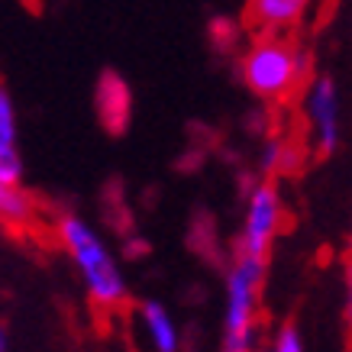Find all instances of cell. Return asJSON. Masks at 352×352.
Returning <instances> with one entry per match:
<instances>
[{"label":"cell","instance_id":"1","mask_svg":"<svg viewBox=\"0 0 352 352\" xmlns=\"http://www.w3.org/2000/svg\"><path fill=\"white\" fill-rule=\"evenodd\" d=\"M55 239L72 256V262L81 272V281L87 288V298L100 310H117L126 304V281L120 272L117 258L100 239L94 226L75 214H62L55 220Z\"/></svg>","mask_w":352,"mask_h":352},{"label":"cell","instance_id":"2","mask_svg":"<svg viewBox=\"0 0 352 352\" xmlns=\"http://www.w3.org/2000/svg\"><path fill=\"white\" fill-rule=\"evenodd\" d=\"M239 75L258 100H285L307 75V52L285 36H258L239 58Z\"/></svg>","mask_w":352,"mask_h":352},{"label":"cell","instance_id":"3","mask_svg":"<svg viewBox=\"0 0 352 352\" xmlns=\"http://www.w3.org/2000/svg\"><path fill=\"white\" fill-rule=\"evenodd\" d=\"M262 281H265V258L233 256V265L226 272V314L220 352H256Z\"/></svg>","mask_w":352,"mask_h":352},{"label":"cell","instance_id":"4","mask_svg":"<svg viewBox=\"0 0 352 352\" xmlns=\"http://www.w3.org/2000/svg\"><path fill=\"white\" fill-rule=\"evenodd\" d=\"M285 226V201L272 182H258L252 191L245 194V217L236 243V256L265 258L275 236Z\"/></svg>","mask_w":352,"mask_h":352},{"label":"cell","instance_id":"5","mask_svg":"<svg viewBox=\"0 0 352 352\" xmlns=\"http://www.w3.org/2000/svg\"><path fill=\"white\" fill-rule=\"evenodd\" d=\"M304 117L314 133V149L333 155L340 146V91L330 78H314L304 91Z\"/></svg>","mask_w":352,"mask_h":352},{"label":"cell","instance_id":"6","mask_svg":"<svg viewBox=\"0 0 352 352\" xmlns=\"http://www.w3.org/2000/svg\"><path fill=\"white\" fill-rule=\"evenodd\" d=\"M139 352H182V333L171 317V310L159 300H142L133 314Z\"/></svg>","mask_w":352,"mask_h":352},{"label":"cell","instance_id":"7","mask_svg":"<svg viewBox=\"0 0 352 352\" xmlns=\"http://www.w3.org/2000/svg\"><path fill=\"white\" fill-rule=\"evenodd\" d=\"M94 110L100 126L107 129L110 136H123L133 120V91H129L126 78L117 72H104L97 78L94 87Z\"/></svg>","mask_w":352,"mask_h":352},{"label":"cell","instance_id":"8","mask_svg":"<svg viewBox=\"0 0 352 352\" xmlns=\"http://www.w3.org/2000/svg\"><path fill=\"white\" fill-rule=\"evenodd\" d=\"M23 159L16 149V107L10 91L0 85V184H20Z\"/></svg>","mask_w":352,"mask_h":352},{"label":"cell","instance_id":"9","mask_svg":"<svg viewBox=\"0 0 352 352\" xmlns=\"http://www.w3.org/2000/svg\"><path fill=\"white\" fill-rule=\"evenodd\" d=\"M39 217L36 197L23 184H0V226L7 230H30Z\"/></svg>","mask_w":352,"mask_h":352},{"label":"cell","instance_id":"10","mask_svg":"<svg viewBox=\"0 0 352 352\" xmlns=\"http://www.w3.org/2000/svg\"><path fill=\"white\" fill-rule=\"evenodd\" d=\"M249 10H252L256 23H262L268 30V36H285V30H291L304 16L307 3L304 0H256Z\"/></svg>","mask_w":352,"mask_h":352},{"label":"cell","instance_id":"11","mask_svg":"<svg viewBox=\"0 0 352 352\" xmlns=\"http://www.w3.org/2000/svg\"><path fill=\"white\" fill-rule=\"evenodd\" d=\"M300 165V155H298V146L285 136H268L262 152H258V168L265 175H288Z\"/></svg>","mask_w":352,"mask_h":352},{"label":"cell","instance_id":"12","mask_svg":"<svg viewBox=\"0 0 352 352\" xmlns=\"http://www.w3.org/2000/svg\"><path fill=\"white\" fill-rule=\"evenodd\" d=\"M207 39L217 52H233L239 45V23L233 16H214L207 23Z\"/></svg>","mask_w":352,"mask_h":352},{"label":"cell","instance_id":"13","mask_svg":"<svg viewBox=\"0 0 352 352\" xmlns=\"http://www.w3.org/2000/svg\"><path fill=\"white\" fill-rule=\"evenodd\" d=\"M268 352H304V340H300L298 327H294V323H285V327L275 333Z\"/></svg>","mask_w":352,"mask_h":352},{"label":"cell","instance_id":"14","mask_svg":"<svg viewBox=\"0 0 352 352\" xmlns=\"http://www.w3.org/2000/svg\"><path fill=\"white\" fill-rule=\"evenodd\" d=\"M152 252L149 239H142V236H126L123 239V258H129V262H139V258H146Z\"/></svg>","mask_w":352,"mask_h":352},{"label":"cell","instance_id":"15","mask_svg":"<svg viewBox=\"0 0 352 352\" xmlns=\"http://www.w3.org/2000/svg\"><path fill=\"white\" fill-rule=\"evenodd\" d=\"M201 159H204V152H188V155H182V159H178V168H182V171H194Z\"/></svg>","mask_w":352,"mask_h":352},{"label":"cell","instance_id":"16","mask_svg":"<svg viewBox=\"0 0 352 352\" xmlns=\"http://www.w3.org/2000/svg\"><path fill=\"white\" fill-rule=\"evenodd\" d=\"M346 330H349V336H352V285H346Z\"/></svg>","mask_w":352,"mask_h":352},{"label":"cell","instance_id":"17","mask_svg":"<svg viewBox=\"0 0 352 352\" xmlns=\"http://www.w3.org/2000/svg\"><path fill=\"white\" fill-rule=\"evenodd\" d=\"M342 268H346V285H352V249L346 252V262H342Z\"/></svg>","mask_w":352,"mask_h":352},{"label":"cell","instance_id":"18","mask_svg":"<svg viewBox=\"0 0 352 352\" xmlns=\"http://www.w3.org/2000/svg\"><path fill=\"white\" fill-rule=\"evenodd\" d=\"M0 352H3V336H0Z\"/></svg>","mask_w":352,"mask_h":352}]
</instances>
